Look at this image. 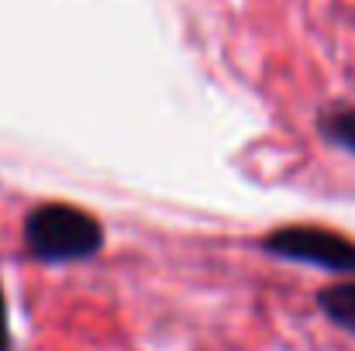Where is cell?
<instances>
[{
	"mask_svg": "<svg viewBox=\"0 0 355 351\" xmlns=\"http://www.w3.org/2000/svg\"><path fill=\"white\" fill-rule=\"evenodd\" d=\"M14 341H10V327H7V296L0 289V351H10Z\"/></svg>",
	"mask_w": 355,
	"mask_h": 351,
	"instance_id": "obj_5",
	"label": "cell"
},
{
	"mask_svg": "<svg viewBox=\"0 0 355 351\" xmlns=\"http://www.w3.org/2000/svg\"><path fill=\"white\" fill-rule=\"evenodd\" d=\"M259 248L272 258L300 262V265H318L335 276H355V241L338 231L318 228V224H290L269 231Z\"/></svg>",
	"mask_w": 355,
	"mask_h": 351,
	"instance_id": "obj_2",
	"label": "cell"
},
{
	"mask_svg": "<svg viewBox=\"0 0 355 351\" xmlns=\"http://www.w3.org/2000/svg\"><path fill=\"white\" fill-rule=\"evenodd\" d=\"M318 307L324 310V317L331 324H338L342 331H352L355 334V279L324 286L318 293Z\"/></svg>",
	"mask_w": 355,
	"mask_h": 351,
	"instance_id": "obj_4",
	"label": "cell"
},
{
	"mask_svg": "<svg viewBox=\"0 0 355 351\" xmlns=\"http://www.w3.org/2000/svg\"><path fill=\"white\" fill-rule=\"evenodd\" d=\"M318 131L328 145L355 155V104H331L318 114Z\"/></svg>",
	"mask_w": 355,
	"mask_h": 351,
	"instance_id": "obj_3",
	"label": "cell"
},
{
	"mask_svg": "<svg viewBox=\"0 0 355 351\" xmlns=\"http://www.w3.org/2000/svg\"><path fill=\"white\" fill-rule=\"evenodd\" d=\"M24 244L38 262L66 265L94 258L104 244V224L73 204H42L24 217Z\"/></svg>",
	"mask_w": 355,
	"mask_h": 351,
	"instance_id": "obj_1",
	"label": "cell"
}]
</instances>
